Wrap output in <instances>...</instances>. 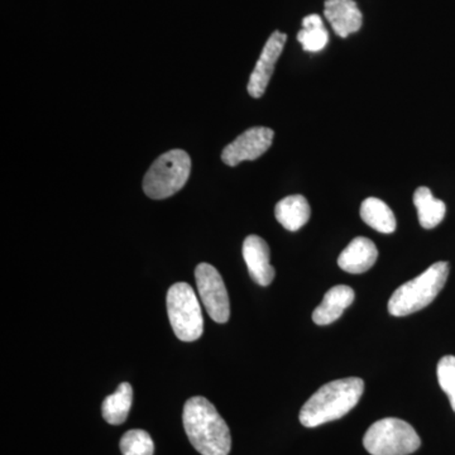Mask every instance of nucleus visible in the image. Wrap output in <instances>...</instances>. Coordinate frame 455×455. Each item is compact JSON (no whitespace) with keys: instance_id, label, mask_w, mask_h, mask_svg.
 <instances>
[{"instance_id":"9b49d317","label":"nucleus","mask_w":455,"mask_h":455,"mask_svg":"<svg viewBox=\"0 0 455 455\" xmlns=\"http://www.w3.org/2000/svg\"><path fill=\"white\" fill-rule=\"evenodd\" d=\"M324 16L341 38L358 32L363 25V16L355 0H325Z\"/></svg>"},{"instance_id":"4468645a","label":"nucleus","mask_w":455,"mask_h":455,"mask_svg":"<svg viewBox=\"0 0 455 455\" xmlns=\"http://www.w3.org/2000/svg\"><path fill=\"white\" fill-rule=\"evenodd\" d=\"M275 215H276L278 223L284 229L296 232L309 221L311 209L309 203L304 196H291L284 197L277 203Z\"/></svg>"},{"instance_id":"f257e3e1","label":"nucleus","mask_w":455,"mask_h":455,"mask_svg":"<svg viewBox=\"0 0 455 455\" xmlns=\"http://www.w3.org/2000/svg\"><path fill=\"white\" fill-rule=\"evenodd\" d=\"M185 431L202 455H228L232 449L229 427L211 401L196 396L187 401L182 414Z\"/></svg>"},{"instance_id":"2eb2a0df","label":"nucleus","mask_w":455,"mask_h":455,"mask_svg":"<svg viewBox=\"0 0 455 455\" xmlns=\"http://www.w3.org/2000/svg\"><path fill=\"white\" fill-rule=\"evenodd\" d=\"M361 218L364 223L383 235L396 230V218L390 206L377 197H368L361 205Z\"/></svg>"},{"instance_id":"1a4fd4ad","label":"nucleus","mask_w":455,"mask_h":455,"mask_svg":"<svg viewBox=\"0 0 455 455\" xmlns=\"http://www.w3.org/2000/svg\"><path fill=\"white\" fill-rule=\"evenodd\" d=\"M286 41L287 36L280 31H275L269 36L259 61L254 66L253 73L251 74L250 83H248V92L251 97L259 99L265 94Z\"/></svg>"},{"instance_id":"dca6fc26","label":"nucleus","mask_w":455,"mask_h":455,"mask_svg":"<svg viewBox=\"0 0 455 455\" xmlns=\"http://www.w3.org/2000/svg\"><path fill=\"white\" fill-rule=\"evenodd\" d=\"M414 205L418 211L419 221L425 229H433L442 223L447 212L444 202L436 199L430 188H419L414 194Z\"/></svg>"},{"instance_id":"6ab92c4d","label":"nucleus","mask_w":455,"mask_h":455,"mask_svg":"<svg viewBox=\"0 0 455 455\" xmlns=\"http://www.w3.org/2000/svg\"><path fill=\"white\" fill-rule=\"evenodd\" d=\"M119 447L123 455H154L155 453L154 440L145 430L127 431L122 436Z\"/></svg>"},{"instance_id":"0eeeda50","label":"nucleus","mask_w":455,"mask_h":455,"mask_svg":"<svg viewBox=\"0 0 455 455\" xmlns=\"http://www.w3.org/2000/svg\"><path fill=\"white\" fill-rule=\"evenodd\" d=\"M197 291L209 316L224 324L230 317L229 296L218 269L209 263H200L196 269Z\"/></svg>"},{"instance_id":"6e6552de","label":"nucleus","mask_w":455,"mask_h":455,"mask_svg":"<svg viewBox=\"0 0 455 455\" xmlns=\"http://www.w3.org/2000/svg\"><path fill=\"white\" fill-rule=\"evenodd\" d=\"M274 137L271 128H250L223 149L221 160L230 167L238 166L244 161L257 160L268 151Z\"/></svg>"},{"instance_id":"f03ea898","label":"nucleus","mask_w":455,"mask_h":455,"mask_svg":"<svg viewBox=\"0 0 455 455\" xmlns=\"http://www.w3.org/2000/svg\"><path fill=\"white\" fill-rule=\"evenodd\" d=\"M363 391V379L358 377L326 383L302 406L300 423L305 427H316L339 420L357 406Z\"/></svg>"},{"instance_id":"20e7f679","label":"nucleus","mask_w":455,"mask_h":455,"mask_svg":"<svg viewBox=\"0 0 455 455\" xmlns=\"http://www.w3.org/2000/svg\"><path fill=\"white\" fill-rule=\"evenodd\" d=\"M190 171V156L182 149H171L161 155L147 171L143 191L151 199H167L187 185Z\"/></svg>"},{"instance_id":"9d476101","label":"nucleus","mask_w":455,"mask_h":455,"mask_svg":"<svg viewBox=\"0 0 455 455\" xmlns=\"http://www.w3.org/2000/svg\"><path fill=\"white\" fill-rule=\"evenodd\" d=\"M243 259L254 283L268 286L275 278V268L271 265V254L265 239L250 235L243 242Z\"/></svg>"},{"instance_id":"ddd939ff","label":"nucleus","mask_w":455,"mask_h":455,"mask_svg":"<svg viewBox=\"0 0 455 455\" xmlns=\"http://www.w3.org/2000/svg\"><path fill=\"white\" fill-rule=\"evenodd\" d=\"M355 290L346 284H338L329 290L322 304L314 310L313 320L317 325H329L337 322L344 310L348 309L355 301Z\"/></svg>"},{"instance_id":"423d86ee","label":"nucleus","mask_w":455,"mask_h":455,"mask_svg":"<svg viewBox=\"0 0 455 455\" xmlns=\"http://www.w3.org/2000/svg\"><path fill=\"white\" fill-rule=\"evenodd\" d=\"M167 314L173 333L180 340L196 341L204 331L202 307L193 287L187 283H173L167 292Z\"/></svg>"},{"instance_id":"f8f14e48","label":"nucleus","mask_w":455,"mask_h":455,"mask_svg":"<svg viewBox=\"0 0 455 455\" xmlns=\"http://www.w3.org/2000/svg\"><path fill=\"white\" fill-rule=\"evenodd\" d=\"M379 259V250L371 239L358 236L353 239L338 259V266L348 274H364Z\"/></svg>"},{"instance_id":"aec40b11","label":"nucleus","mask_w":455,"mask_h":455,"mask_svg":"<svg viewBox=\"0 0 455 455\" xmlns=\"http://www.w3.org/2000/svg\"><path fill=\"white\" fill-rule=\"evenodd\" d=\"M438 381L442 390L447 394L451 401V409L455 411V357L454 355H445L440 359L438 368Z\"/></svg>"},{"instance_id":"39448f33","label":"nucleus","mask_w":455,"mask_h":455,"mask_svg":"<svg viewBox=\"0 0 455 455\" xmlns=\"http://www.w3.org/2000/svg\"><path fill=\"white\" fill-rule=\"evenodd\" d=\"M363 445L371 455H409L420 448L421 440L406 421L387 418L371 425Z\"/></svg>"},{"instance_id":"a211bd4d","label":"nucleus","mask_w":455,"mask_h":455,"mask_svg":"<svg viewBox=\"0 0 455 455\" xmlns=\"http://www.w3.org/2000/svg\"><path fill=\"white\" fill-rule=\"evenodd\" d=\"M298 41L307 52H319L324 50L329 42V33L326 31L322 17L310 14L302 20V29L299 32Z\"/></svg>"},{"instance_id":"f3484780","label":"nucleus","mask_w":455,"mask_h":455,"mask_svg":"<svg viewBox=\"0 0 455 455\" xmlns=\"http://www.w3.org/2000/svg\"><path fill=\"white\" fill-rule=\"evenodd\" d=\"M133 403V388L128 382H123L113 395L104 400L101 406L104 420L110 425H121L127 420Z\"/></svg>"},{"instance_id":"7ed1b4c3","label":"nucleus","mask_w":455,"mask_h":455,"mask_svg":"<svg viewBox=\"0 0 455 455\" xmlns=\"http://www.w3.org/2000/svg\"><path fill=\"white\" fill-rule=\"evenodd\" d=\"M449 276L448 262H436L414 280L398 287L388 301V311L394 316H407L423 310L435 300Z\"/></svg>"}]
</instances>
